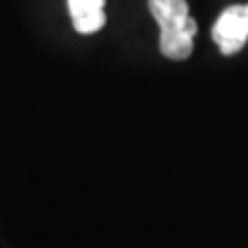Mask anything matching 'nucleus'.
<instances>
[{
  "label": "nucleus",
  "mask_w": 248,
  "mask_h": 248,
  "mask_svg": "<svg viewBox=\"0 0 248 248\" xmlns=\"http://www.w3.org/2000/svg\"><path fill=\"white\" fill-rule=\"evenodd\" d=\"M106 0H68V13L73 19V27L79 33H95L106 25L104 13Z\"/></svg>",
  "instance_id": "3"
},
{
  "label": "nucleus",
  "mask_w": 248,
  "mask_h": 248,
  "mask_svg": "<svg viewBox=\"0 0 248 248\" xmlns=\"http://www.w3.org/2000/svg\"><path fill=\"white\" fill-rule=\"evenodd\" d=\"M159 25V50L170 60H186L192 54L197 23L186 0H147Z\"/></svg>",
  "instance_id": "1"
},
{
  "label": "nucleus",
  "mask_w": 248,
  "mask_h": 248,
  "mask_svg": "<svg viewBox=\"0 0 248 248\" xmlns=\"http://www.w3.org/2000/svg\"><path fill=\"white\" fill-rule=\"evenodd\" d=\"M211 37L223 56L242 50L248 42V4H234L223 11L211 29Z\"/></svg>",
  "instance_id": "2"
}]
</instances>
